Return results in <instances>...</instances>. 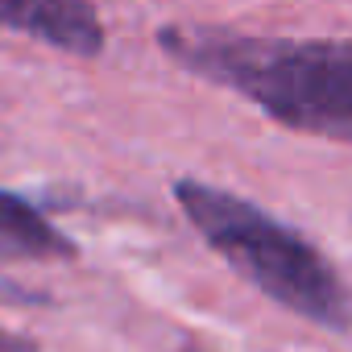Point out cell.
<instances>
[{"mask_svg":"<svg viewBox=\"0 0 352 352\" xmlns=\"http://www.w3.org/2000/svg\"><path fill=\"white\" fill-rule=\"evenodd\" d=\"M157 50L187 75L257 104L290 133L352 145V42L179 21L157 30Z\"/></svg>","mask_w":352,"mask_h":352,"instance_id":"1","label":"cell"},{"mask_svg":"<svg viewBox=\"0 0 352 352\" xmlns=\"http://www.w3.org/2000/svg\"><path fill=\"white\" fill-rule=\"evenodd\" d=\"M174 199L204 245L270 302L323 331H352V286L298 228L282 224L253 199L199 179H179Z\"/></svg>","mask_w":352,"mask_h":352,"instance_id":"2","label":"cell"},{"mask_svg":"<svg viewBox=\"0 0 352 352\" xmlns=\"http://www.w3.org/2000/svg\"><path fill=\"white\" fill-rule=\"evenodd\" d=\"M0 30L25 34L71 58H100L108 46L104 17L91 0H0Z\"/></svg>","mask_w":352,"mask_h":352,"instance_id":"3","label":"cell"},{"mask_svg":"<svg viewBox=\"0 0 352 352\" xmlns=\"http://www.w3.org/2000/svg\"><path fill=\"white\" fill-rule=\"evenodd\" d=\"M79 245L50 224L25 195L0 187V265L25 261H75Z\"/></svg>","mask_w":352,"mask_h":352,"instance_id":"4","label":"cell"},{"mask_svg":"<svg viewBox=\"0 0 352 352\" xmlns=\"http://www.w3.org/2000/svg\"><path fill=\"white\" fill-rule=\"evenodd\" d=\"M0 352H38V344L21 331H9V327H0Z\"/></svg>","mask_w":352,"mask_h":352,"instance_id":"5","label":"cell"}]
</instances>
